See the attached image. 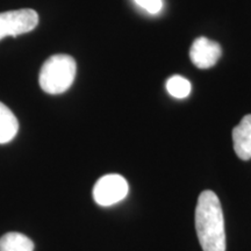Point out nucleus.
<instances>
[{
    "instance_id": "1a4fd4ad",
    "label": "nucleus",
    "mask_w": 251,
    "mask_h": 251,
    "mask_svg": "<svg viewBox=\"0 0 251 251\" xmlns=\"http://www.w3.org/2000/svg\"><path fill=\"white\" fill-rule=\"evenodd\" d=\"M166 90L170 96L177 99H184L190 96L191 93V83L186 78L178 76H172L166 81Z\"/></svg>"
},
{
    "instance_id": "f257e3e1",
    "label": "nucleus",
    "mask_w": 251,
    "mask_h": 251,
    "mask_svg": "<svg viewBox=\"0 0 251 251\" xmlns=\"http://www.w3.org/2000/svg\"><path fill=\"white\" fill-rule=\"evenodd\" d=\"M196 230L203 251H226V230L222 206L213 191H203L196 208Z\"/></svg>"
},
{
    "instance_id": "423d86ee",
    "label": "nucleus",
    "mask_w": 251,
    "mask_h": 251,
    "mask_svg": "<svg viewBox=\"0 0 251 251\" xmlns=\"http://www.w3.org/2000/svg\"><path fill=\"white\" fill-rule=\"evenodd\" d=\"M234 150L242 161L251 159V114H248L233 129Z\"/></svg>"
},
{
    "instance_id": "20e7f679",
    "label": "nucleus",
    "mask_w": 251,
    "mask_h": 251,
    "mask_svg": "<svg viewBox=\"0 0 251 251\" xmlns=\"http://www.w3.org/2000/svg\"><path fill=\"white\" fill-rule=\"evenodd\" d=\"M129 186L120 175L102 176L93 187V199L99 206L108 207L122 201L127 197Z\"/></svg>"
},
{
    "instance_id": "0eeeda50",
    "label": "nucleus",
    "mask_w": 251,
    "mask_h": 251,
    "mask_svg": "<svg viewBox=\"0 0 251 251\" xmlns=\"http://www.w3.org/2000/svg\"><path fill=\"white\" fill-rule=\"evenodd\" d=\"M19 131V121L7 106L0 102V144L11 142Z\"/></svg>"
},
{
    "instance_id": "f03ea898",
    "label": "nucleus",
    "mask_w": 251,
    "mask_h": 251,
    "mask_svg": "<svg viewBox=\"0 0 251 251\" xmlns=\"http://www.w3.org/2000/svg\"><path fill=\"white\" fill-rule=\"evenodd\" d=\"M76 61L69 55H52L41 68L39 83L49 94H61L70 89L76 78Z\"/></svg>"
},
{
    "instance_id": "7ed1b4c3",
    "label": "nucleus",
    "mask_w": 251,
    "mask_h": 251,
    "mask_svg": "<svg viewBox=\"0 0 251 251\" xmlns=\"http://www.w3.org/2000/svg\"><path fill=\"white\" fill-rule=\"evenodd\" d=\"M39 24V14L31 8L14 9L0 13V40L29 33Z\"/></svg>"
},
{
    "instance_id": "39448f33",
    "label": "nucleus",
    "mask_w": 251,
    "mask_h": 251,
    "mask_svg": "<svg viewBox=\"0 0 251 251\" xmlns=\"http://www.w3.org/2000/svg\"><path fill=\"white\" fill-rule=\"evenodd\" d=\"M222 49L218 42L207 37H198L190 49V58L197 68L208 69L214 67L221 57Z\"/></svg>"
},
{
    "instance_id": "9d476101",
    "label": "nucleus",
    "mask_w": 251,
    "mask_h": 251,
    "mask_svg": "<svg viewBox=\"0 0 251 251\" xmlns=\"http://www.w3.org/2000/svg\"><path fill=\"white\" fill-rule=\"evenodd\" d=\"M134 1L151 14H157L163 7V0H134Z\"/></svg>"
},
{
    "instance_id": "6e6552de",
    "label": "nucleus",
    "mask_w": 251,
    "mask_h": 251,
    "mask_svg": "<svg viewBox=\"0 0 251 251\" xmlns=\"http://www.w3.org/2000/svg\"><path fill=\"white\" fill-rule=\"evenodd\" d=\"M0 251H34V242L21 233H6L0 238Z\"/></svg>"
}]
</instances>
